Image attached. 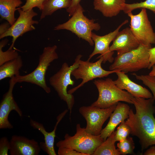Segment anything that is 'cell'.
I'll list each match as a JSON object with an SVG mask.
<instances>
[{
    "mask_svg": "<svg viewBox=\"0 0 155 155\" xmlns=\"http://www.w3.org/2000/svg\"><path fill=\"white\" fill-rule=\"evenodd\" d=\"M130 109L127 104L118 102L110 116L109 120L105 128L102 129L100 135L104 141L114 131L116 127L128 117Z\"/></svg>",
    "mask_w": 155,
    "mask_h": 155,
    "instance_id": "cell-18",
    "label": "cell"
},
{
    "mask_svg": "<svg viewBox=\"0 0 155 155\" xmlns=\"http://www.w3.org/2000/svg\"><path fill=\"white\" fill-rule=\"evenodd\" d=\"M93 83L98 91V96L91 105L105 108L117 104L120 101L133 104L134 97L127 92L119 88L111 78L95 80Z\"/></svg>",
    "mask_w": 155,
    "mask_h": 155,
    "instance_id": "cell-2",
    "label": "cell"
},
{
    "mask_svg": "<svg viewBox=\"0 0 155 155\" xmlns=\"http://www.w3.org/2000/svg\"><path fill=\"white\" fill-rule=\"evenodd\" d=\"M128 22L127 20H125L114 31L104 36H100L92 32L91 38L94 42V47L87 60L90 61L94 56L100 54V56H102L104 59L103 63L107 61L112 63L114 59L113 56L114 52L110 51V44L113 41L120 28Z\"/></svg>",
    "mask_w": 155,
    "mask_h": 155,
    "instance_id": "cell-12",
    "label": "cell"
},
{
    "mask_svg": "<svg viewBox=\"0 0 155 155\" xmlns=\"http://www.w3.org/2000/svg\"><path fill=\"white\" fill-rule=\"evenodd\" d=\"M150 48L140 44L137 48L117 56L109 67L110 70H117L125 73L148 68Z\"/></svg>",
    "mask_w": 155,
    "mask_h": 155,
    "instance_id": "cell-4",
    "label": "cell"
},
{
    "mask_svg": "<svg viewBox=\"0 0 155 155\" xmlns=\"http://www.w3.org/2000/svg\"><path fill=\"white\" fill-rule=\"evenodd\" d=\"M155 100L153 97L146 99L134 97L133 104L135 113L129 110L125 121L131 129V134L139 139L142 150L155 145Z\"/></svg>",
    "mask_w": 155,
    "mask_h": 155,
    "instance_id": "cell-1",
    "label": "cell"
},
{
    "mask_svg": "<svg viewBox=\"0 0 155 155\" xmlns=\"http://www.w3.org/2000/svg\"><path fill=\"white\" fill-rule=\"evenodd\" d=\"M68 111L66 109L57 117V121L53 130L50 132L46 131L43 124L32 119L30 121L31 126L33 128L38 130L44 135V142H41L40 145L41 149L49 155H57L55 150L54 144L56 131L57 125Z\"/></svg>",
    "mask_w": 155,
    "mask_h": 155,
    "instance_id": "cell-16",
    "label": "cell"
},
{
    "mask_svg": "<svg viewBox=\"0 0 155 155\" xmlns=\"http://www.w3.org/2000/svg\"><path fill=\"white\" fill-rule=\"evenodd\" d=\"M132 74L137 80L142 81L144 84L150 89L155 100V76L149 75H138L135 73Z\"/></svg>",
    "mask_w": 155,
    "mask_h": 155,
    "instance_id": "cell-28",
    "label": "cell"
},
{
    "mask_svg": "<svg viewBox=\"0 0 155 155\" xmlns=\"http://www.w3.org/2000/svg\"><path fill=\"white\" fill-rule=\"evenodd\" d=\"M15 76L11 78L9 82V88L7 92L3 95L0 104V129H11L13 125L8 120L9 114L11 111H14L21 117L23 113L15 101L13 91L16 83Z\"/></svg>",
    "mask_w": 155,
    "mask_h": 155,
    "instance_id": "cell-13",
    "label": "cell"
},
{
    "mask_svg": "<svg viewBox=\"0 0 155 155\" xmlns=\"http://www.w3.org/2000/svg\"><path fill=\"white\" fill-rule=\"evenodd\" d=\"M140 45L130 28L127 27L118 32L110 50L111 51H116L117 55H119L137 48Z\"/></svg>",
    "mask_w": 155,
    "mask_h": 155,
    "instance_id": "cell-15",
    "label": "cell"
},
{
    "mask_svg": "<svg viewBox=\"0 0 155 155\" xmlns=\"http://www.w3.org/2000/svg\"><path fill=\"white\" fill-rule=\"evenodd\" d=\"M96 61L92 63L90 61L80 60L78 67L74 69L71 73L75 78L82 79V82L78 86L69 90L68 92L72 94L77 89L83 86L86 83L97 78H101L108 76L109 74L116 73L117 70L107 71L103 69L101 64L104 61L102 56H99Z\"/></svg>",
    "mask_w": 155,
    "mask_h": 155,
    "instance_id": "cell-8",
    "label": "cell"
},
{
    "mask_svg": "<svg viewBox=\"0 0 155 155\" xmlns=\"http://www.w3.org/2000/svg\"><path fill=\"white\" fill-rule=\"evenodd\" d=\"M117 146V149L121 155L133 153L135 146L133 139L131 137L129 136L126 139L119 141Z\"/></svg>",
    "mask_w": 155,
    "mask_h": 155,
    "instance_id": "cell-26",
    "label": "cell"
},
{
    "mask_svg": "<svg viewBox=\"0 0 155 155\" xmlns=\"http://www.w3.org/2000/svg\"><path fill=\"white\" fill-rule=\"evenodd\" d=\"M64 138L63 140L56 143L58 148H69L86 155H92L96 148L104 141L100 134L95 135L88 133L80 124L76 125V132L74 135L72 136L66 133Z\"/></svg>",
    "mask_w": 155,
    "mask_h": 155,
    "instance_id": "cell-3",
    "label": "cell"
},
{
    "mask_svg": "<svg viewBox=\"0 0 155 155\" xmlns=\"http://www.w3.org/2000/svg\"><path fill=\"white\" fill-rule=\"evenodd\" d=\"M139 8L148 9L155 14V0H146L140 3L132 4L126 3L123 11L127 14L135 9Z\"/></svg>",
    "mask_w": 155,
    "mask_h": 155,
    "instance_id": "cell-24",
    "label": "cell"
},
{
    "mask_svg": "<svg viewBox=\"0 0 155 155\" xmlns=\"http://www.w3.org/2000/svg\"><path fill=\"white\" fill-rule=\"evenodd\" d=\"M8 40H2L0 43V66L5 63L13 60L19 55L18 52L12 49H9L5 51H3L2 48L7 44Z\"/></svg>",
    "mask_w": 155,
    "mask_h": 155,
    "instance_id": "cell-25",
    "label": "cell"
},
{
    "mask_svg": "<svg viewBox=\"0 0 155 155\" xmlns=\"http://www.w3.org/2000/svg\"><path fill=\"white\" fill-rule=\"evenodd\" d=\"M115 73L118 78L114 82L120 89L126 90L134 97L146 99L153 97L152 94L148 89L132 81L125 73L120 71Z\"/></svg>",
    "mask_w": 155,
    "mask_h": 155,
    "instance_id": "cell-17",
    "label": "cell"
},
{
    "mask_svg": "<svg viewBox=\"0 0 155 155\" xmlns=\"http://www.w3.org/2000/svg\"><path fill=\"white\" fill-rule=\"evenodd\" d=\"M46 0H26L24 5L20 7L24 11H27L33 9L35 7H37L42 11L43 4Z\"/></svg>",
    "mask_w": 155,
    "mask_h": 155,
    "instance_id": "cell-29",
    "label": "cell"
},
{
    "mask_svg": "<svg viewBox=\"0 0 155 155\" xmlns=\"http://www.w3.org/2000/svg\"><path fill=\"white\" fill-rule=\"evenodd\" d=\"M137 14L132 12L127 14L130 18V28L136 38L141 44L152 48L155 44V33L149 20L146 9L141 8Z\"/></svg>",
    "mask_w": 155,
    "mask_h": 155,
    "instance_id": "cell-9",
    "label": "cell"
},
{
    "mask_svg": "<svg viewBox=\"0 0 155 155\" xmlns=\"http://www.w3.org/2000/svg\"><path fill=\"white\" fill-rule=\"evenodd\" d=\"M144 155H155V146H152L147 150L144 153Z\"/></svg>",
    "mask_w": 155,
    "mask_h": 155,
    "instance_id": "cell-35",
    "label": "cell"
},
{
    "mask_svg": "<svg viewBox=\"0 0 155 155\" xmlns=\"http://www.w3.org/2000/svg\"><path fill=\"white\" fill-rule=\"evenodd\" d=\"M117 104L105 108L91 105L80 107L79 111L86 121V131L95 135H100L103 124L114 111Z\"/></svg>",
    "mask_w": 155,
    "mask_h": 155,
    "instance_id": "cell-10",
    "label": "cell"
},
{
    "mask_svg": "<svg viewBox=\"0 0 155 155\" xmlns=\"http://www.w3.org/2000/svg\"><path fill=\"white\" fill-rule=\"evenodd\" d=\"M115 132L113 131L100 146L95 150L92 155H120V153L115 146L114 137Z\"/></svg>",
    "mask_w": 155,
    "mask_h": 155,
    "instance_id": "cell-23",
    "label": "cell"
},
{
    "mask_svg": "<svg viewBox=\"0 0 155 155\" xmlns=\"http://www.w3.org/2000/svg\"><path fill=\"white\" fill-rule=\"evenodd\" d=\"M149 66L148 69H150L153 66L155 65V47L151 48L149 51Z\"/></svg>",
    "mask_w": 155,
    "mask_h": 155,
    "instance_id": "cell-33",
    "label": "cell"
},
{
    "mask_svg": "<svg viewBox=\"0 0 155 155\" xmlns=\"http://www.w3.org/2000/svg\"><path fill=\"white\" fill-rule=\"evenodd\" d=\"M114 138L115 141H120L127 138L131 134L129 127L125 121H122L115 131Z\"/></svg>",
    "mask_w": 155,
    "mask_h": 155,
    "instance_id": "cell-27",
    "label": "cell"
},
{
    "mask_svg": "<svg viewBox=\"0 0 155 155\" xmlns=\"http://www.w3.org/2000/svg\"><path fill=\"white\" fill-rule=\"evenodd\" d=\"M9 23H4L1 24L0 26V36L2 35L10 27L9 26Z\"/></svg>",
    "mask_w": 155,
    "mask_h": 155,
    "instance_id": "cell-34",
    "label": "cell"
},
{
    "mask_svg": "<svg viewBox=\"0 0 155 155\" xmlns=\"http://www.w3.org/2000/svg\"><path fill=\"white\" fill-rule=\"evenodd\" d=\"M81 0H71V3L69 7L66 9L67 11L69 13V16H72L75 10L80 4Z\"/></svg>",
    "mask_w": 155,
    "mask_h": 155,
    "instance_id": "cell-32",
    "label": "cell"
},
{
    "mask_svg": "<svg viewBox=\"0 0 155 155\" xmlns=\"http://www.w3.org/2000/svg\"><path fill=\"white\" fill-rule=\"evenodd\" d=\"M17 10L19 14L18 18L5 32L0 36V39L8 36L12 37L9 49H13L16 40L19 37L27 32L35 30L34 25L38 23V21L33 19L34 17L37 15L33 9L24 11L19 7Z\"/></svg>",
    "mask_w": 155,
    "mask_h": 155,
    "instance_id": "cell-11",
    "label": "cell"
},
{
    "mask_svg": "<svg viewBox=\"0 0 155 155\" xmlns=\"http://www.w3.org/2000/svg\"><path fill=\"white\" fill-rule=\"evenodd\" d=\"M10 142L11 155H38L41 150L36 141L23 136L13 135Z\"/></svg>",
    "mask_w": 155,
    "mask_h": 155,
    "instance_id": "cell-14",
    "label": "cell"
},
{
    "mask_svg": "<svg viewBox=\"0 0 155 155\" xmlns=\"http://www.w3.org/2000/svg\"><path fill=\"white\" fill-rule=\"evenodd\" d=\"M10 147V142L7 137H3L0 139V155H7Z\"/></svg>",
    "mask_w": 155,
    "mask_h": 155,
    "instance_id": "cell-30",
    "label": "cell"
},
{
    "mask_svg": "<svg viewBox=\"0 0 155 155\" xmlns=\"http://www.w3.org/2000/svg\"><path fill=\"white\" fill-rule=\"evenodd\" d=\"M71 0H46L44 3L40 20L50 16L55 11L62 8L67 9L71 5Z\"/></svg>",
    "mask_w": 155,
    "mask_h": 155,
    "instance_id": "cell-22",
    "label": "cell"
},
{
    "mask_svg": "<svg viewBox=\"0 0 155 155\" xmlns=\"http://www.w3.org/2000/svg\"><path fill=\"white\" fill-rule=\"evenodd\" d=\"M22 66V59L20 55L0 66V80L20 75V70Z\"/></svg>",
    "mask_w": 155,
    "mask_h": 155,
    "instance_id": "cell-21",
    "label": "cell"
},
{
    "mask_svg": "<svg viewBox=\"0 0 155 155\" xmlns=\"http://www.w3.org/2000/svg\"><path fill=\"white\" fill-rule=\"evenodd\" d=\"M84 10L79 5L71 18L67 22L59 24L54 27L55 30H66L75 34L79 38L87 42L90 46H93L94 42L91 38L92 31H98L100 26L95 23L93 19H90L83 14Z\"/></svg>",
    "mask_w": 155,
    "mask_h": 155,
    "instance_id": "cell-5",
    "label": "cell"
},
{
    "mask_svg": "<svg viewBox=\"0 0 155 155\" xmlns=\"http://www.w3.org/2000/svg\"><path fill=\"white\" fill-rule=\"evenodd\" d=\"M152 68V70L149 75L150 76H155V65H154Z\"/></svg>",
    "mask_w": 155,
    "mask_h": 155,
    "instance_id": "cell-36",
    "label": "cell"
},
{
    "mask_svg": "<svg viewBox=\"0 0 155 155\" xmlns=\"http://www.w3.org/2000/svg\"><path fill=\"white\" fill-rule=\"evenodd\" d=\"M82 56L78 55L72 65L69 66L66 62L63 63L59 70L51 76L49 79L50 85L57 93L61 99L65 102L70 116L75 102L74 97L72 94L68 92L67 89L69 85L73 86L75 82L71 78L73 71L77 68Z\"/></svg>",
    "mask_w": 155,
    "mask_h": 155,
    "instance_id": "cell-6",
    "label": "cell"
},
{
    "mask_svg": "<svg viewBox=\"0 0 155 155\" xmlns=\"http://www.w3.org/2000/svg\"><path fill=\"white\" fill-rule=\"evenodd\" d=\"M21 0H0V15L11 25L16 21L14 13L22 4Z\"/></svg>",
    "mask_w": 155,
    "mask_h": 155,
    "instance_id": "cell-20",
    "label": "cell"
},
{
    "mask_svg": "<svg viewBox=\"0 0 155 155\" xmlns=\"http://www.w3.org/2000/svg\"><path fill=\"white\" fill-rule=\"evenodd\" d=\"M57 154L59 155H86L76 150L65 147L58 148Z\"/></svg>",
    "mask_w": 155,
    "mask_h": 155,
    "instance_id": "cell-31",
    "label": "cell"
},
{
    "mask_svg": "<svg viewBox=\"0 0 155 155\" xmlns=\"http://www.w3.org/2000/svg\"><path fill=\"white\" fill-rule=\"evenodd\" d=\"M125 0H94V9L104 17L111 18L123 11Z\"/></svg>",
    "mask_w": 155,
    "mask_h": 155,
    "instance_id": "cell-19",
    "label": "cell"
},
{
    "mask_svg": "<svg viewBox=\"0 0 155 155\" xmlns=\"http://www.w3.org/2000/svg\"><path fill=\"white\" fill-rule=\"evenodd\" d=\"M57 49L56 45L45 47L39 56V63L36 69L28 74L15 76L17 83L25 82L34 84L41 87L46 93H49L51 90L46 84L45 75L51 63L58 58L56 52Z\"/></svg>",
    "mask_w": 155,
    "mask_h": 155,
    "instance_id": "cell-7",
    "label": "cell"
}]
</instances>
